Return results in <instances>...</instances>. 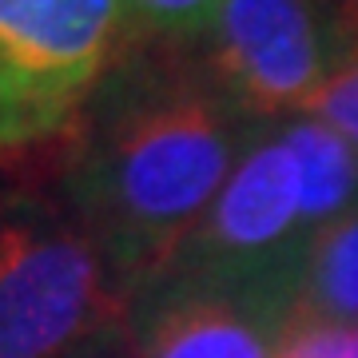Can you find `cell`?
I'll return each instance as SVG.
<instances>
[{
	"mask_svg": "<svg viewBox=\"0 0 358 358\" xmlns=\"http://www.w3.org/2000/svg\"><path fill=\"white\" fill-rule=\"evenodd\" d=\"M227 100L171 68H131L103 108L72 187L120 275H152L192 243L235 171Z\"/></svg>",
	"mask_w": 358,
	"mask_h": 358,
	"instance_id": "cell-1",
	"label": "cell"
},
{
	"mask_svg": "<svg viewBox=\"0 0 358 358\" xmlns=\"http://www.w3.org/2000/svg\"><path fill=\"white\" fill-rule=\"evenodd\" d=\"M124 20V0H0V155L76 128Z\"/></svg>",
	"mask_w": 358,
	"mask_h": 358,
	"instance_id": "cell-3",
	"label": "cell"
},
{
	"mask_svg": "<svg viewBox=\"0 0 358 358\" xmlns=\"http://www.w3.org/2000/svg\"><path fill=\"white\" fill-rule=\"evenodd\" d=\"M282 143L294 159L299 179V219L303 227L327 223L358 192V159L350 143L322 120H307L282 131Z\"/></svg>",
	"mask_w": 358,
	"mask_h": 358,
	"instance_id": "cell-7",
	"label": "cell"
},
{
	"mask_svg": "<svg viewBox=\"0 0 358 358\" xmlns=\"http://www.w3.org/2000/svg\"><path fill=\"white\" fill-rule=\"evenodd\" d=\"M307 112H315L327 128H334L346 143L358 148V60L338 68V72L322 84V92L310 100Z\"/></svg>",
	"mask_w": 358,
	"mask_h": 358,
	"instance_id": "cell-11",
	"label": "cell"
},
{
	"mask_svg": "<svg viewBox=\"0 0 358 358\" xmlns=\"http://www.w3.org/2000/svg\"><path fill=\"white\" fill-rule=\"evenodd\" d=\"M299 223L294 159L282 140H271L235 164L199 227V243L223 259H251L291 235Z\"/></svg>",
	"mask_w": 358,
	"mask_h": 358,
	"instance_id": "cell-5",
	"label": "cell"
},
{
	"mask_svg": "<svg viewBox=\"0 0 358 358\" xmlns=\"http://www.w3.org/2000/svg\"><path fill=\"white\" fill-rule=\"evenodd\" d=\"M124 315L115 263L44 207L0 211V358H68Z\"/></svg>",
	"mask_w": 358,
	"mask_h": 358,
	"instance_id": "cell-2",
	"label": "cell"
},
{
	"mask_svg": "<svg viewBox=\"0 0 358 358\" xmlns=\"http://www.w3.org/2000/svg\"><path fill=\"white\" fill-rule=\"evenodd\" d=\"M128 20L140 32L155 36H192L199 28L215 24L219 8L227 0H124Z\"/></svg>",
	"mask_w": 358,
	"mask_h": 358,
	"instance_id": "cell-10",
	"label": "cell"
},
{
	"mask_svg": "<svg viewBox=\"0 0 358 358\" xmlns=\"http://www.w3.org/2000/svg\"><path fill=\"white\" fill-rule=\"evenodd\" d=\"M140 358H271V346L231 299L176 291L152 310Z\"/></svg>",
	"mask_w": 358,
	"mask_h": 358,
	"instance_id": "cell-6",
	"label": "cell"
},
{
	"mask_svg": "<svg viewBox=\"0 0 358 358\" xmlns=\"http://www.w3.org/2000/svg\"><path fill=\"white\" fill-rule=\"evenodd\" d=\"M211 28L223 96L263 115L310 108L358 60V0H227Z\"/></svg>",
	"mask_w": 358,
	"mask_h": 358,
	"instance_id": "cell-4",
	"label": "cell"
},
{
	"mask_svg": "<svg viewBox=\"0 0 358 358\" xmlns=\"http://www.w3.org/2000/svg\"><path fill=\"white\" fill-rule=\"evenodd\" d=\"M279 358H358V322L299 310L282 334Z\"/></svg>",
	"mask_w": 358,
	"mask_h": 358,
	"instance_id": "cell-9",
	"label": "cell"
},
{
	"mask_svg": "<svg viewBox=\"0 0 358 358\" xmlns=\"http://www.w3.org/2000/svg\"><path fill=\"white\" fill-rule=\"evenodd\" d=\"M310 299L319 315L358 322V215L322 231L310 259Z\"/></svg>",
	"mask_w": 358,
	"mask_h": 358,
	"instance_id": "cell-8",
	"label": "cell"
}]
</instances>
